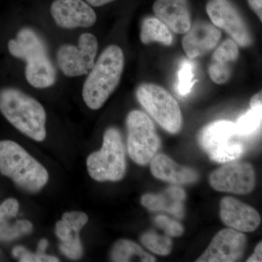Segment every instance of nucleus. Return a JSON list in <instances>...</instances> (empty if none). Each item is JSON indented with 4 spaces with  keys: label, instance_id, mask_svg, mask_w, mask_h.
<instances>
[{
    "label": "nucleus",
    "instance_id": "aec40b11",
    "mask_svg": "<svg viewBox=\"0 0 262 262\" xmlns=\"http://www.w3.org/2000/svg\"><path fill=\"white\" fill-rule=\"evenodd\" d=\"M141 42L145 45L155 42L171 46L173 37L170 29L155 17H147L143 20L140 33Z\"/></svg>",
    "mask_w": 262,
    "mask_h": 262
},
{
    "label": "nucleus",
    "instance_id": "393cba45",
    "mask_svg": "<svg viewBox=\"0 0 262 262\" xmlns=\"http://www.w3.org/2000/svg\"><path fill=\"white\" fill-rule=\"evenodd\" d=\"M32 224L27 220H17L13 225L8 222L0 225V242H10L32 232Z\"/></svg>",
    "mask_w": 262,
    "mask_h": 262
},
{
    "label": "nucleus",
    "instance_id": "2f4dec72",
    "mask_svg": "<svg viewBox=\"0 0 262 262\" xmlns=\"http://www.w3.org/2000/svg\"><path fill=\"white\" fill-rule=\"evenodd\" d=\"M262 243H258L256 248H255L254 253H253L249 258H248V262H261L262 261Z\"/></svg>",
    "mask_w": 262,
    "mask_h": 262
},
{
    "label": "nucleus",
    "instance_id": "c756f323",
    "mask_svg": "<svg viewBox=\"0 0 262 262\" xmlns=\"http://www.w3.org/2000/svg\"><path fill=\"white\" fill-rule=\"evenodd\" d=\"M19 210L18 202L13 198L6 200L0 206V225L6 223L14 218L18 214Z\"/></svg>",
    "mask_w": 262,
    "mask_h": 262
},
{
    "label": "nucleus",
    "instance_id": "412c9836",
    "mask_svg": "<svg viewBox=\"0 0 262 262\" xmlns=\"http://www.w3.org/2000/svg\"><path fill=\"white\" fill-rule=\"evenodd\" d=\"M110 257L113 261L154 262V256L146 253L139 245L128 239H120L114 245Z\"/></svg>",
    "mask_w": 262,
    "mask_h": 262
},
{
    "label": "nucleus",
    "instance_id": "5701e85b",
    "mask_svg": "<svg viewBox=\"0 0 262 262\" xmlns=\"http://www.w3.org/2000/svg\"><path fill=\"white\" fill-rule=\"evenodd\" d=\"M141 241L151 252L160 256H166L171 252L173 244L170 236L160 235L153 231H149L143 234Z\"/></svg>",
    "mask_w": 262,
    "mask_h": 262
},
{
    "label": "nucleus",
    "instance_id": "0eeeda50",
    "mask_svg": "<svg viewBox=\"0 0 262 262\" xmlns=\"http://www.w3.org/2000/svg\"><path fill=\"white\" fill-rule=\"evenodd\" d=\"M127 151L131 159L140 165L150 163L160 147L154 123L146 113L131 111L126 119Z\"/></svg>",
    "mask_w": 262,
    "mask_h": 262
},
{
    "label": "nucleus",
    "instance_id": "9b49d317",
    "mask_svg": "<svg viewBox=\"0 0 262 262\" xmlns=\"http://www.w3.org/2000/svg\"><path fill=\"white\" fill-rule=\"evenodd\" d=\"M246 247L247 238L243 232L232 228L222 229L196 261H237L242 257Z\"/></svg>",
    "mask_w": 262,
    "mask_h": 262
},
{
    "label": "nucleus",
    "instance_id": "f257e3e1",
    "mask_svg": "<svg viewBox=\"0 0 262 262\" xmlns=\"http://www.w3.org/2000/svg\"><path fill=\"white\" fill-rule=\"evenodd\" d=\"M125 65L121 48L111 45L103 50L88 74L82 87V98L88 107L99 110L117 89Z\"/></svg>",
    "mask_w": 262,
    "mask_h": 262
},
{
    "label": "nucleus",
    "instance_id": "423d86ee",
    "mask_svg": "<svg viewBox=\"0 0 262 262\" xmlns=\"http://www.w3.org/2000/svg\"><path fill=\"white\" fill-rule=\"evenodd\" d=\"M136 97L150 116L170 134L182 129L183 117L177 100L158 84H142L136 91Z\"/></svg>",
    "mask_w": 262,
    "mask_h": 262
},
{
    "label": "nucleus",
    "instance_id": "473e14b6",
    "mask_svg": "<svg viewBox=\"0 0 262 262\" xmlns=\"http://www.w3.org/2000/svg\"><path fill=\"white\" fill-rule=\"evenodd\" d=\"M250 106L251 108H261L262 107V95L261 91L254 95L251 98L250 101Z\"/></svg>",
    "mask_w": 262,
    "mask_h": 262
},
{
    "label": "nucleus",
    "instance_id": "7c9ffc66",
    "mask_svg": "<svg viewBox=\"0 0 262 262\" xmlns=\"http://www.w3.org/2000/svg\"><path fill=\"white\" fill-rule=\"evenodd\" d=\"M248 5L253 11L262 20V0H248Z\"/></svg>",
    "mask_w": 262,
    "mask_h": 262
},
{
    "label": "nucleus",
    "instance_id": "4be33fe9",
    "mask_svg": "<svg viewBox=\"0 0 262 262\" xmlns=\"http://www.w3.org/2000/svg\"><path fill=\"white\" fill-rule=\"evenodd\" d=\"M194 70V64L189 60H184L179 66L176 91L182 97H185L190 94L196 82Z\"/></svg>",
    "mask_w": 262,
    "mask_h": 262
},
{
    "label": "nucleus",
    "instance_id": "cd10ccee",
    "mask_svg": "<svg viewBox=\"0 0 262 262\" xmlns=\"http://www.w3.org/2000/svg\"><path fill=\"white\" fill-rule=\"evenodd\" d=\"M208 73L213 82L216 84H225L230 78V66L212 61Z\"/></svg>",
    "mask_w": 262,
    "mask_h": 262
},
{
    "label": "nucleus",
    "instance_id": "a211bd4d",
    "mask_svg": "<svg viewBox=\"0 0 262 262\" xmlns=\"http://www.w3.org/2000/svg\"><path fill=\"white\" fill-rule=\"evenodd\" d=\"M150 170L155 178L174 184H192L199 179L194 169L179 165L164 154L155 155L151 159Z\"/></svg>",
    "mask_w": 262,
    "mask_h": 262
},
{
    "label": "nucleus",
    "instance_id": "c85d7f7f",
    "mask_svg": "<svg viewBox=\"0 0 262 262\" xmlns=\"http://www.w3.org/2000/svg\"><path fill=\"white\" fill-rule=\"evenodd\" d=\"M155 223L163 229L168 236L180 237L184 233V227L176 221L171 220L165 215H160L155 218Z\"/></svg>",
    "mask_w": 262,
    "mask_h": 262
},
{
    "label": "nucleus",
    "instance_id": "a878e982",
    "mask_svg": "<svg viewBox=\"0 0 262 262\" xmlns=\"http://www.w3.org/2000/svg\"><path fill=\"white\" fill-rule=\"evenodd\" d=\"M238 56L239 49L237 44L232 39H227L215 50L212 61L229 64L236 61Z\"/></svg>",
    "mask_w": 262,
    "mask_h": 262
},
{
    "label": "nucleus",
    "instance_id": "f704fd0d",
    "mask_svg": "<svg viewBox=\"0 0 262 262\" xmlns=\"http://www.w3.org/2000/svg\"><path fill=\"white\" fill-rule=\"evenodd\" d=\"M48 246V242L47 239H42L39 241V244H38L37 253L39 254H43L46 253V250Z\"/></svg>",
    "mask_w": 262,
    "mask_h": 262
},
{
    "label": "nucleus",
    "instance_id": "7ed1b4c3",
    "mask_svg": "<svg viewBox=\"0 0 262 262\" xmlns=\"http://www.w3.org/2000/svg\"><path fill=\"white\" fill-rule=\"evenodd\" d=\"M0 173L19 187L37 192L49 179L47 170L15 141H0Z\"/></svg>",
    "mask_w": 262,
    "mask_h": 262
},
{
    "label": "nucleus",
    "instance_id": "39448f33",
    "mask_svg": "<svg viewBox=\"0 0 262 262\" xmlns=\"http://www.w3.org/2000/svg\"><path fill=\"white\" fill-rule=\"evenodd\" d=\"M87 168L91 178L97 182H119L126 172L125 148L120 130L110 127L103 135L101 149L89 155Z\"/></svg>",
    "mask_w": 262,
    "mask_h": 262
},
{
    "label": "nucleus",
    "instance_id": "6ab92c4d",
    "mask_svg": "<svg viewBox=\"0 0 262 262\" xmlns=\"http://www.w3.org/2000/svg\"><path fill=\"white\" fill-rule=\"evenodd\" d=\"M185 192L182 188L168 187L159 194H146L142 196L141 204L151 211H166L174 216H184V201Z\"/></svg>",
    "mask_w": 262,
    "mask_h": 262
},
{
    "label": "nucleus",
    "instance_id": "f03ea898",
    "mask_svg": "<svg viewBox=\"0 0 262 262\" xmlns=\"http://www.w3.org/2000/svg\"><path fill=\"white\" fill-rule=\"evenodd\" d=\"M0 112L22 134L39 142L46 139V110L35 98L14 88L0 90Z\"/></svg>",
    "mask_w": 262,
    "mask_h": 262
},
{
    "label": "nucleus",
    "instance_id": "dca6fc26",
    "mask_svg": "<svg viewBox=\"0 0 262 262\" xmlns=\"http://www.w3.org/2000/svg\"><path fill=\"white\" fill-rule=\"evenodd\" d=\"M157 18L178 34H185L192 26L188 0H156L153 5Z\"/></svg>",
    "mask_w": 262,
    "mask_h": 262
},
{
    "label": "nucleus",
    "instance_id": "6e6552de",
    "mask_svg": "<svg viewBox=\"0 0 262 262\" xmlns=\"http://www.w3.org/2000/svg\"><path fill=\"white\" fill-rule=\"evenodd\" d=\"M98 47L97 38L89 32L81 34L78 46H61L57 51L56 60L62 73L69 77L87 75L96 62Z\"/></svg>",
    "mask_w": 262,
    "mask_h": 262
},
{
    "label": "nucleus",
    "instance_id": "ddd939ff",
    "mask_svg": "<svg viewBox=\"0 0 262 262\" xmlns=\"http://www.w3.org/2000/svg\"><path fill=\"white\" fill-rule=\"evenodd\" d=\"M89 222V216L83 212H67L56 225L57 237L61 241L59 248L71 259L82 257L83 250L80 238L81 229Z\"/></svg>",
    "mask_w": 262,
    "mask_h": 262
},
{
    "label": "nucleus",
    "instance_id": "2eb2a0df",
    "mask_svg": "<svg viewBox=\"0 0 262 262\" xmlns=\"http://www.w3.org/2000/svg\"><path fill=\"white\" fill-rule=\"evenodd\" d=\"M221 37L222 32L218 27L208 22L198 21L184 34L183 48L189 58H195L213 50Z\"/></svg>",
    "mask_w": 262,
    "mask_h": 262
},
{
    "label": "nucleus",
    "instance_id": "72a5a7b5",
    "mask_svg": "<svg viewBox=\"0 0 262 262\" xmlns=\"http://www.w3.org/2000/svg\"><path fill=\"white\" fill-rule=\"evenodd\" d=\"M86 3H89L91 6L93 7H101L103 5L108 4V3H113L115 0H85Z\"/></svg>",
    "mask_w": 262,
    "mask_h": 262
},
{
    "label": "nucleus",
    "instance_id": "4468645a",
    "mask_svg": "<svg viewBox=\"0 0 262 262\" xmlns=\"http://www.w3.org/2000/svg\"><path fill=\"white\" fill-rule=\"evenodd\" d=\"M220 217L229 228L241 232H253L261 223V216L255 208L232 196L221 201Z\"/></svg>",
    "mask_w": 262,
    "mask_h": 262
},
{
    "label": "nucleus",
    "instance_id": "1a4fd4ad",
    "mask_svg": "<svg viewBox=\"0 0 262 262\" xmlns=\"http://www.w3.org/2000/svg\"><path fill=\"white\" fill-rule=\"evenodd\" d=\"M206 11L215 27L225 30L242 47L252 45L253 38L247 24L229 0H209Z\"/></svg>",
    "mask_w": 262,
    "mask_h": 262
},
{
    "label": "nucleus",
    "instance_id": "9d476101",
    "mask_svg": "<svg viewBox=\"0 0 262 262\" xmlns=\"http://www.w3.org/2000/svg\"><path fill=\"white\" fill-rule=\"evenodd\" d=\"M209 182L215 190L246 194L254 189L256 175L251 164L229 163L212 172Z\"/></svg>",
    "mask_w": 262,
    "mask_h": 262
},
{
    "label": "nucleus",
    "instance_id": "20e7f679",
    "mask_svg": "<svg viewBox=\"0 0 262 262\" xmlns=\"http://www.w3.org/2000/svg\"><path fill=\"white\" fill-rule=\"evenodd\" d=\"M245 138L239 134L235 123L218 120L203 127L199 143L210 159L219 163L238 160L246 151Z\"/></svg>",
    "mask_w": 262,
    "mask_h": 262
},
{
    "label": "nucleus",
    "instance_id": "bb28decb",
    "mask_svg": "<svg viewBox=\"0 0 262 262\" xmlns=\"http://www.w3.org/2000/svg\"><path fill=\"white\" fill-rule=\"evenodd\" d=\"M13 256L18 258L20 262H58V258L48 256L46 253L39 254L36 252L33 253L26 249L23 246H16L13 249Z\"/></svg>",
    "mask_w": 262,
    "mask_h": 262
},
{
    "label": "nucleus",
    "instance_id": "b1692460",
    "mask_svg": "<svg viewBox=\"0 0 262 262\" xmlns=\"http://www.w3.org/2000/svg\"><path fill=\"white\" fill-rule=\"evenodd\" d=\"M261 117L262 107L251 108L235 123L239 134L244 138L253 135L261 127Z\"/></svg>",
    "mask_w": 262,
    "mask_h": 262
},
{
    "label": "nucleus",
    "instance_id": "f8f14e48",
    "mask_svg": "<svg viewBox=\"0 0 262 262\" xmlns=\"http://www.w3.org/2000/svg\"><path fill=\"white\" fill-rule=\"evenodd\" d=\"M51 14L62 29L89 28L97 20L94 9L83 0H55Z\"/></svg>",
    "mask_w": 262,
    "mask_h": 262
},
{
    "label": "nucleus",
    "instance_id": "f3484780",
    "mask_svg": "<svg viewBox=\"0 0 262 262\" xmlns=\"http://www.w3.org/2000/svg\"><path fill=\"white\" fill-rule=\"evenodd\" d=\"M27 63L26 79L35 89L51 87L56 81V71L50 59L48 51L33 52L24 57Z\"/></svg>",
    "mask_w": 262,
    "mask_h": 262
}]
</instances>
